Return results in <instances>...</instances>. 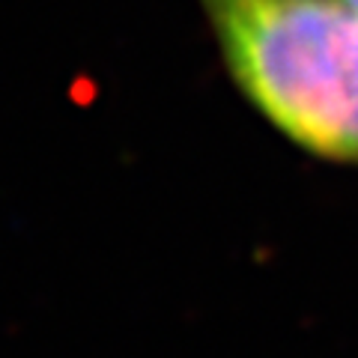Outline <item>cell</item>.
Returning <instances> with one entry per match:
<instances>
[{"label":"cell","mask_w":358,"mask_h":358,"mask_svg":"<svg viewBox=\"0 0 358 358\" xmlns=\"http://www.w3.org/2000/svg\"><path fill=\"white\" fill-rule=\"evenodd\" d=\"M350 3H355V6H358V0H350Z\"/></svg>","instance_id":"2"},{"label":"cell","mask_w":358,"mask_h":358,"mask_svg":"<svg viewBox=\"0 0 358 358\" xmlns=\"http://www.w3.org/2000/svg\"><path fill=\"white\" fill-rule=\"evenodd\" d=\"M245 102L289 143L358 167V6L197 0Z\"/></svg>","instance_id":"1"}]
</instances>
